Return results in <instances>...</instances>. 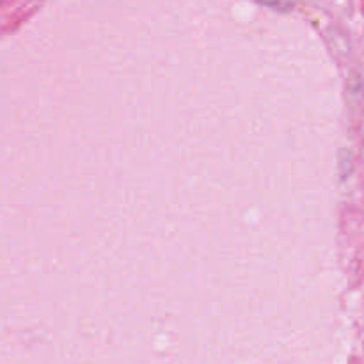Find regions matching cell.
Wrapping results in <instances>:
<instances>
[{
  "label": "cell",
  "mask_w": 364,
  "mask_h": 364,
  "mask_svg": "<svg viewBox=\"0 0 364 364\" xmlns=\"http://www.w3.org/2000/svg\"><path fill=\"white\" fill-rule=\"evenodd\" d=\"M259 2L270 7H277V9H288L291 6V0H259Z\"/></svg>",
  "instance_id": "6da1fadb"
}]
</instances>
